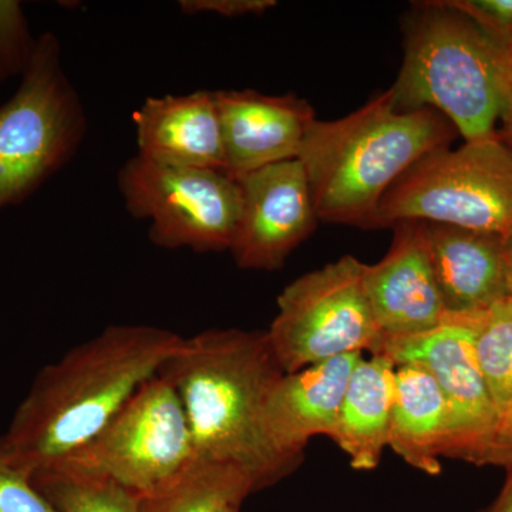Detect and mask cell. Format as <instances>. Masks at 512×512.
<instances>
[{
  "label": "cell",
  "mask_w": 512,
  "mask_h": 512,
  "mask_svg": "<svg viewBox=\"0 0 512 512\" xmlns=\"http://www.w3.org/2000/svg\"><path fill=\"white\" fill-rule=\"evenodd\" d=\"M184 338L147 325H113L43 367L0 436L30 476L96 437Z\"/></svg>",
  "instance_id": "6da1fadb"
},
{
  "label": "cell",
  "mask_w": 512,
  "mask_h": 512,
  "mask_svg": "<svg viewBox=\"0 0 512 512\" xmlns=\"http://www.w3.org/2000/svg\"><path fill=\"white\" fill-rule=\"evenodd\" d=\"M284 375L266 330L239 329L184 338L158 372L180 397L197 461L237 468L255 491L301 466L276 448L266 430V404Z\"/></svg>",
  "instance_id": "7a4b0ae2"
},
{
  "label": "cell",
  "mask_w": 512,
  "mask_h": 512,
  "mask_svg": "<svg viewBox=\"0 0 512 512\" xmlns=\"http://www.w3.org/2000/svg\"><path fill=\"white\" fill-rule=\"evenodd\" d=\"M457 134L440 111L397 109L390 89L343 119L313 121L298 160L318 221L372 228L387 191Z\"/></svg>",
  "instance_id": "3957f363"
},
{
  "label": "cell",
  "mask_w": 512,
  "mask_h": 512,
  "mask_svg": "<svg viewBox=\"0 0 512 512\" xmlns=\"http://www.w3.org/2000/svg\"><path fill=\"white\" fill-rule=\"evenodd\" d=\"M392 87L402 111H440L466 143L497 136L507 107V46L443 0L419 3Z\"/></svg>",
  "instance_id": "277c9868"
},
{
  "label": "cell",
  "mask_w": 512,
  "mask_h": 512,
  "mask_svg": "<svg viewBox=\"0 0 512 512\" xmlns=\"http://www.w3.org/2000/svg\"><path fill=\"white\" fill-rule=\"evenodd\" d=\"M403 221L510 234L512 148L497 134L424 157L384 195L372 228Z\"/></svg>",
  "instance_id": "5b68a950"
},
{
  "label": "cell",
  "mask_w": 512,
  "mask_h": 512,
  "mask_svg": "<svg viewBox=\"0 0 512 512\" xmlns=\"http://www.w3.org/2000/svg\"><path fill=\"white\" fill-rule=\"evenodd\" d=\"M86 113L55 33L37 39L19 89L0 106V210L25 201L64 167L86 136Z\"/></svg>",
  "instance_id": "8992f818"
},
{
  "label": "cell",
  "mask_w": 512,
  "mask_h": 512,
  "mask_svg": "<svg viewBox=\"0 0 512 512\" xmlns=\"http://www.w3.org/2000/svg\"><path fill=\"white\" fill-rule=\"evenodd\" d=\"M195 463L180 397L157 375L141 384L89 443L45 468L107 478L144 497L173 484Z\"/></svg>",
  "instance_id": "52a82bcc"
},
{
  "label": "cell",
  "mask_w": 512,
  "mask_h": 512,
  "mask_svg": "<svg viewBox=\"0 0 512 512\" xmlns=\"http://www.w3.org/2000/svg\"><path fill=\"white\" fill-rule=\"evenodd\" d=\"M363 269L355 256H342L281 292L278 315L266 333L286 375L348 353L380 352L384 336L367 298Z\"/></svg>",
  "instance_id": "ba28073f"
},
{
  "label": "cell",
  "mask_w": 512,
  "mask_h": 512,
  "mask_svg": "<svg viewBox=\"0 0 512 512\" xmlns=\"http://www.w3.org/2000/svg\"><path fill=\"white\" fill-rule=\"evenodd\" d=\"M127 211L150 221L157 247L197 252L231 249L241 218L239 183L220 171L173 167L137 156L121 167Z\"/></svg>",
  "instance_id": "9c48e42d"
},
{
  "label": "cell",
  "mask_w": 512,
  "mask_h": 512,
  "mask_svg": "<svg viewBox=\"0 0 512 512\" xmlns=\"http://www.w3.org/2000/svg\"><path fill=\"white\" fill-rule=\"evenodd\" d=\"M476 313H447L443 323L423 335L384 339L377 355L396 365L417 363L436 379L450 413L446 457L480 466L497 427V412L476 353Z\"/></svg>",
  "instance_id": "30bf717a"
},
{
  "label": "cell",
  "mask_w": 512,
  "mask_h": 512,
  "mask_svg": "<svg viewBox=\"0 0 512 512\" xmlns=\"http://www.w3.org/2000/svg\"><path fill=\"white\" fill-rule=\"evenodd\" d=\"M241 218L229 251L241 269L276 271L318 224L301 161L268 165L238 180Z\"/></svg>",
  "instance_id": "8fae6325"
},
{
  "label": "cell",
  "mask_w": 512,
  "mask_h": 512,
  "mask_svg": "<svg viewBox=\"0 0 512 512\" xmlns=\"http://www.w3.org/2000/svg\"><path fill=\"white\" fill-rule=\"evenodd\" d=\"M389 252L363 269V282L384 339L423 335L443 323L447 312L431 261L427 222L394 225Z\"/></svg>",
  "instance_id": "7c38bea8"
},
{
  "label": "cell",
  "mask_w": 512,
  "mask_h": 512,
  "mask_svg": "<svg viewBox=\"0 0 512 512\" xmlns=\"http://www.w3.org/2000/svg\"><path fill=\"white\" fill-rule=\"evenodd\" d=\"M227 174L234 180L268 165L296 160L316 120L308 101L255 90L214 92Z\"/></svg>",
  "instance_id": "4fadbf2b"
},
{
  "label": "cell",
  "mask_w": 512,
  "mask_h": 512,
  "mask_svg": "<svg viewBox=\"0 0 512 512\" xmlns=\"http://www.w3.org/2000/svg\"><path fill=\"white\" fill-rule=\"evenodd\" d=\"M362 357V352L348 353L279 379L266 404L265 423L281 453L302 463L312 437L335 440L350 376Z\"/></svg>",
  "instance_id": "5bb4252c"
},
{
  "label": "cell",
  "mask_w": 512,
  "mask_h": 512,
  "mask_svg": "<svg viewBox=\"0 0 512 512\" xmlns=\"http://www.w3.org/2000/svg\"><path fill=\"white\" fill-rule=\"evenodd\" d=\"M133 123L138 156L158 164L227 174L214 93L147 97L134 111Z\"/></svg>",
  "instance_id": "9a60e30c"
},
{
  "label": "cell",
  "mask_w": 512,
  "mask_h": 512,
  "mask_svg": "<svg viewBox=\"0 0 512 512\" xmlns=\"http://www.w3.org/2000/svg\"><path fill=\"white\" fill-rule=\"evenodd\" d=\"M431 261L447 313L485 311L507 296L503 237L427 224Z\"/></svg>",
  "instance_id": "2e32d148"
},
{
  "label": "cell",
  "mask_w": 512,
  "mask_h": 512,
  "mask_svg": "<svg viewBox=\"0 0 512 512\" xmlns=\"http://www.w3.org/2000/svg\"><path fill=\"white\" fill-rule=\"evenodd\" d=\"M450 440V413L446 397L426 367L396 365V389L389 441L404 463L429 476L441 471Z\"/></svg>",
  "instance_id": "e0dca14e"
},
{
  "label": "cell",
  "mask_w": 512,
  "mask_h": 512,
  "mask_svg": "<svg viewBox=\"0 0 512 512\" xmlns=\"http://www.w3.org/2000/svg\"><path fill=\"white\" fill-rule=\"evenodd\" d=\"M396 363L386 355L362 357L350 376L335 443L355 470H375L389 441Z\"/></svg>",
  "instance_id": "ac0fdd59"
},
{
  "label": "cell",
  "mask_w": 512,
  "mask_h": 512,
  "mask_svg": "<svg viewBox=\"0 0 512 512\" xmlns=\"http://www.w3.org/2000/svg\"><path fill=\"white\" fill-rule=\"evenodd\" d=\"M254 493V484L237 468L197 461L173 484L141 497V512H217Z\"/></svg>",
  "instance_id": "d6986e66"
},
{
  "label": "cell",
  "mask_w": 512,
  "mask_h": 512,
  "mask_svg": "<svg viewBox=\"0 0 512 512\" xmlns=\"http://www.w3.org/2000/svg\"><path fill=\"white\" fill-rule=\"evenodd\" d=\"M476 353L498 421L512 413V299H503L477 312ZM497 429V427H495Z\"/></svg>",
  "instance_id": "ffe728a7"
},
{
  "label": "cell",
  "mask_w": 512,
  "mask_h": 512,
  "mask_svg": "<svg viewBox=\"0 0 512 512\" xmlns=\"http://www.w3.org/2000/svg\"><path fill=\"white\" fill-rule=\"evenodd\" d=\"M32 481L59 512H141V495L107 478L42 468Z\"/></svg>",
  "instance_id": "44dd1931"
},
{
  "label": "cell",
  "mask_w": 512,
  "mask_h": 512,
  "mask_svg": "<svg viewBox=\"0 0 512 512\" xmlns=\"http://www.w3.org/2000/svg\"><path fill=\"white\" fill-rule=\"evenodd\" d=\"M36 46L22 5L16 0H0V84L26 73Z\"/></svg>",
  "instance_id": "7402d4cb"
},
{
  "label": "cell",
  "mask_w": 512,
  "mask_h": 512,
  "mask_svg": "<svg viewBox=\"0 0 512 512\" xmlns=\"http://www.w3.org/2000/svg\"><path fill=\"white\" fill-rule=\"evenodd\" d=\"M0 512H59L0 447Z\"/></svg>",
  "instance_id": "603a6c76"
},
{
  "label": "cell",
  "mask_w": 512,
  "mask_h": 512,
  "mask_svg": "<svg viewBox=\"0 0 512 512\" xmlns=\"http://www.w3.org/2000/svg\"><path fill=\"white\" fill-rule=\"evenodd\" d=\"M443 3L473 20L501 45H511L512 0H443Z\"/></svg>",
  "instance_id": "cb8c5ba5"
},
{
  "label": "cell",
  "mask_w": 512,
  "mask_h": 512,
  "mask_svg": "<svg viewBox=\"0 0 512 512\" xmlns=\"http://www.w3.org/2000/svg\"><path fill=\"white\" fill-rule=\"evenodd\" d=\"M181 12L184 15L214 13L224 18H241L248 15H262L266 10L275 8V0H181Z\"/></svg>",
  "instance_id": "d4e9b609"
},
{
  "label": "cell",
  "mask_w": 512,
  "mask_h": 512,
  "mask_svg": "<svg viewBox=\"0 0 512 512\" xmlns=\"http://www.w3.org/2000/svg\"><path fill=\"white\" fill-rule=\"evenodd\" d=\"M480 466H512V413L497 424L493 439L481 458Z\"/></svg>",
  "instance_id": "484cf974"
},
{
  "label": "cell",
  "mask_w": 512,
  "mask_h": 512,
  "mask_svg": "<svg viewBox=\"0 0 512 512\" xmlns=\"http://www.w3.org/2000/svg\"><path fill=\"white\" fill-rule=\"evenodd\" d=\"M507 477H505L503 488L497 498L480 512H512V466L505 468Z\"/></svg>",
  "instance_id": "4316f807"
},
{
  "label": "cell",
  "mask_w": 512,
  "mask_h": 512,
  "mask_svg": "<svg viewBox=\"0 0 512 512\" xmlns=\"http://www.w3.org/2000/svg\"><path fill=\"white\" fill-rule=\"evenodd\" d=\"M505 76H507V107L503 117L504 124L512 120V43L507 46V59H505Z\"/></svg>",
  "instance_id": "83f0119b"
},
{
  "label": "cell",
  "mask_w": 512,
  "mask_h": 512,
  "mask_svg": "<svg viewBox=\"0 0 512 512\" xmlns=\"http://www.w3.org/2000/svg\"><path fill=\"white\" fill-rule=\"evenodd\" d=\"M504 254L507 264L512 266V231L503 238Z\"/></svg>",
  "instance_id": "f1b7e54d"
},
{
  "label": "cell",
  "mask_w": 512,
  "mask_h": 512,
  "mask_svg": "<svg viewBox=\"0 0 512 512\" xmlns=\"http://www.w3.org/2000/svg\"><path fill=\"white\" fill-rule=\"evenodd\" d=\"M500 137L512 148V120L510 123H505L503 133L500 134Z\"/></svg>",
  "instance_id": "f546056e"
},
{
  "label": "cell",
  "mask_w": 512,
  "mask_h": 512,
  "mask_svg": "<svg viewBox=\"0 0 512 512\" xmlns=\"http://www.w3.org/2000/svg\"><path fill=\"white\" fill-rule=\"evenodd\" d=\"M239 508H241V503H231L224 505L217 512H239Z\"/></svg>",
  "instance_id": "4dcf8cb0"
},
{
  "label": "cell",
  "mask_w": 512,
  "mask_h": 512,
  "mask_svg": "<svg viewBox=\"0 0 512 512\" xmlns=\"http://www.w3.org/2000/svg\"><path fill=\"white\" fill-rule=\"evenodd\" d=\"M507 296L512 299V266L510 265L507 271Z\"/></svg>",
  "instance_id": "1f68e13d"
}]
</instances>
